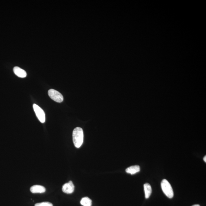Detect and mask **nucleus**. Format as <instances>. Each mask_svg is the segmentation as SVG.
Segmentation results:
<instances>
[{
  "mask_svg": "<svg viewBox=\"0 0 206 206\" xmlns=\"http://www.w3.org/2000/svg\"><path fill=\"white\" fill-rule=\"evenodd\" d=\"M72 140L76 148H79L83 143L84 134L83 130L80 127L75 128L72 132Z\"/></svg>",
  "mask_w": 206,
  "mask_h": 206,
  "instance_id": "nucleus-1",
  "label": "nucleus"
},
{
  "mask_svg": "<svg viewBox=\"0 0 206 206\" xmlns=\"http://www.w3.org/2000/svg\"><path fill=\"white\" fill-rule=\"evenodd\" d=\"M161 189L164 194L170 198L174 196V192L171 184L166 179H164L161 183Z\"/></svg>",
  "mask_w": 206,
  "mask_h": 206,
  "instance_id": "nucleus-2",
  "label": "nucleus"
},
{
  "mask_svg": "<svg viewBox=\"0 0 206 206\" xmlns=\"http://www.w3.org/2000/svg\"><path fill=\"white\" fill-rule=\"evenodd\" d=\"M48 93L50 97L54 101L58 103H61L63 102V95L59 92L53 89H50L49 90Z\"/></svg>",
  "mask_w": 206,
  "mask_h": 206,
  "instance_id": "nucleus-3",
  "label": "nucleus"
},
{
  "mask_svg": "<svg viewBox=\"0 0 206 206\" xmlns=\"http://www.w3.org/2000/svg\"><path fill=\"white\" fill-rule=\"evenodd\" d=\"M33 107L38 119L42 123L45 122V114L44 111L39 106L36 104L33 105Z\"/></svg>",
  "mask_w": 206,
  "mask_h": 206,
  "instance_id": "nucleus-4",
  "label": "nucleus"
},
{
  "mask_svg": "<svg viewBox=\"0 0 206 206\" xmlns=\"http://www.w3.org/2000/svg\"><path fill=\"white\" fill-rule=\"evenodd\" d=\"M62 190L63 193L66 194H72L75 190L74 185L72 181H70L63 185Z\"/></svg>",
  "mask_w": 206,
  "mask_h": 206,
  "instance_id": "nucleus-5",
  "label": "nucleus"
},
{
  "mask_svg": "<svg viewBox=\"0 0 206 206\" xmlns=\"http://www.w3.org/2000/svg\"><path fill=\"white\" fill-rule=\"evenodd\" d=\"M30 191L32 193H45V189L44 186L40 185H34L30 188Z\"/></svg>",
  "mask_w": 206,
  "mask_h": 206,
  "instance_id": "nucleus-6",
  "label": "nucleus"
},
{
  "mask_svg": "<svg viewBox=\"0 0 206 206\" xmlns=\"http://www.w3.org/2000/svg\"><path fill=\"white\" fill-rule=\"evenodd\" d=\"M13 72L16 76L21 78H24L26 77L27 73L24 70L22 69L20 67H15L13 68Z\"/></svg>",
  "mask_w": 206,
  "mask_h": 206,
  "instance_id": "nucleus-7",
  "label": "nucleus"
},
{
  "mask_svg": "<svg viewBox=\"0 0 206 206\" xmlns=\"http://www.w3.org/2000/svg\"><path fill=\"white\" fill-rule=\"evenodd\" d=\"M140 171V167L138 165L130 166L126 170V172L131 175H134Z\"/></svg>",
  "mask_w": 206,
  "mask_h": 206,
  "instance_id": "nucleus-8",
  "label": "nucleus"
},
{
  "mask_svg": "<svg viewBox=\"0 0 206 206\" xmlns=\"http://www.w3.org/2000/svg\"><path fill=\"white\" fill-rule=\"evenodd\" d=\"M144 189L145 194V197L148 198L151 196L152 192V188L151 185L148 183H146L144 184Z\"/></svg>",
  "mask_w": 206,
  "mask_h": 206,
  "instance_id": "nucleus-9",
  "label": "nucleus"
},
{
  "mask_svg": "<svg viewBox=\"0 0 206 206\" xmlns=\"http://www.w3.org/2000/svg\"><path fill=\"white\" fill-rule=\"evenodd\" d=\"M92 200L90 198L88 197H85L82 198L81 200L80 203L81 205L83 206H91Z\"/></svg>",
  "mask_w": 206,
  "mask_h": 206,
  "instance_id": "nucleus-10",
  "label": "nucleus"
},
{
  "mask_svg": "<svg viewBox=\"0 0 206 206\" xmlns=\"http://www.w3.org/2000/svg\"><path fill=\"white\" fill-rule=\"evenodd\" d=\"M35 206H53L52 203L49 202H43L41 203H36Z\"/></svg>",
  "mask_w": 206,
  "mask_h": 206,
  "instance_id": "nucleus-11",
  "label": "nucleus"
},
{
  "mask_svg": "<svg viewBox=\"0 0 206 206\" xmlns=\"http://www.w3.org/2000/svg\"><path fill=\"white\" fill-rule=\"evenodd\" d=\"M206 156H205V157H204V158H203V160H204V161L205 162H206Z\"/></svg>",
  "mask_w": 206,
  "mask_h": 206,
  "instance_id": "nucleus-12",
  "label": "nucleus"
},
{
  "mask_svg": "<svg viewBox=\"0 0 206 206\" xmlns=\"http://www.w3.org/2000/svg\"><path fill=\"white\" fill-rule=\"evenodd\" d=\"M200 206V205H199L196 204V205H193V206Z\"/></svg>",
  "mask_w": 206,
  "mask_h": 206,
  "instance_id": "nucleus-13",
  "label": "nucleus"
}]
</instances>
